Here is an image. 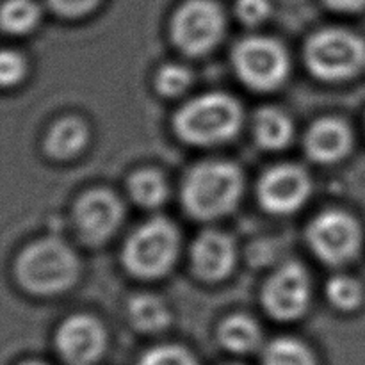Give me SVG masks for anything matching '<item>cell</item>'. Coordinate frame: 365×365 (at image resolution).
Wrapping results in <instances>:
<instances>
[{
	"mask_svg": "<svg viewBox=\"0 0 365 365\" xmlns=\"http://www.w3.org/2000/svg\"><path fill=\"white\" fill-rule=\"evenodd\" d=\"M310 248L328 264H342L356 255L362 230L356 220L342 210H327L307 230Z\"/></svg>",
	"mask_w": 365,
	"mask_h": 365,
	"instance_id": "obj_8",
	"label": "cell"
},
{
	"mask_svg": "<svg viewBox=\"0 0 365 365\" xmlns=\"http://www.w3.org/2000/svg\"><path fill=\"white\" fill-rule=\"evenodd\" d=\"M220 341L234 353H250L259 346L260 330L253 319L246 316L228 317L220 328Z\"/></svg>",
	"mask_w": 365,
	"mask_h": 365,
	"instance_id": "obj_17",
	"label": "cell"
},
{
	"mask_svg": "<svg viewBox=\"0 0 365 365\" xmlns=\"http://www.w3.org/2000/svg\"><path fill=\"white\" fill-rule=\"evenodd\" d=\"M351 146V132L341 120H319L307 134V152L317 163L341 160Z\"/></svg>",
	"mask_w": 365,
	"mask_h": 365,
	"instance_id": "obj_14",
	"label": "cell"
},
{
	"mask_svg": "<svg viewBox=\"0 0 365 365\" xmlns=\"http://www.w3.org/2000/svg\"><path fill=\"white\" fill-rule=\"evenodd\" d=\"M21 365H45V364H39V362H25V364H21Z\"/></svg>",
	"mask_w": 365,
	"mask_h": 365,
	"instance_id": "obj_29",
	"label": "cell"
},
{
	"mask_svg": "<svg viewBox=\"0 0 365 365\" xmlns=\"http://www.w3.org/2000/svg\"><path fill=\"white\" fill-rule=\"evenodd\" d=\"M307 64L324 81H341L359 73L365 64V43L344 29H327L307 43Z\"/></svg>",
	"mask_w": 365,
	"mask_h": 365,
	"instance_id": "obj_4",
	"label": "cell"
},
{
	"mask_svg": "<svg viewBox=\"0 0 365 365\" xmlns=\"http://www.w3.org/2000/svg\"><path fill=\"white\" fill-rule=\"evenodd\" d=\"M41 20L36 0H6L0 7V27L11 34H27Z\"/></svg>",
	"mask_w": 365,
	"mask_h": 365,
	"instance_id": "obj_18",
	"label": "cell"
},
{
	"mask_svg": "<svg viewBox=\"0 0 365 365\" xmlns=\"http://www.w3.org/2000/svg\"><path fill=\"white\" fill-rule=\"evenodd\" d=\"M328 299L341 310H353L364 298L362 285L351 277H335L328 282Z\"/></svg>",
	"mask_w": 365,
	"mask_h": 365,
	"instance_id": "obj_22",
	"label": "cell"
},
{
	"mask_svg": "<svg viewBox=\"0 0 365 365\" xmlns=\"http://www.w3.org/2000/svg\"><path fill=\"white\" fill-rule=\"evenodd\" d=\"M191 81L192 77L187 68L170 64V66H164L157 75V89L166 96H177L189 88Z\"/></svg>",
	"mask_w": 365,
	"mask_h": 365,
	"instance_id": "obj_23",
	"label": "cell"
},
{
	"mask_svg": "<svg viewBox=\"0 0 365 365\" xmlns=\"http://www.w3.org/2000/svg\"><path fill=\"white\" fill-rule=\"evenodd\" d=\"M324 2L337 11H360L365 7V0H324Z\"/></svg>",
	"mask_w": 365,
	"mask_h": 365,
	"instance_id": "obj_28",
	"label": "cell"
},
{
	"mask_svg": "<svg viewBox=\"0 0 365 365\" xmlns=\"http://www.w3.org/2000/svg\"><path fill=\"white\" fill-rule=\"evenodd\" d=\"M178 252V232L168 220L157 217L139 227L125 245L123 262L130 273L157 278L168 273Z\"/></svg>",
	"mask_w": 365,
	"mask_h": 365,
	"instance_id": "obj_5",
	"label": "cell"
},
{
	"mask_svg": "<svg viewBox=\"0 0 365 365\" xmlns=\"http://www.w3.org/2000/svg\"><path fill=\"white\" fill-rule=\"evenodd\" d=\"M234 64L242 81L253 89L278 88L289 73V57L284 46L271 38H246L235 46Z\"/></svg>",
	"mask_w": 365,
	"mask_h": 365,
	"instance_id": "obj_6",
	"label": "cell"
},
{
	"mask_svg": "<svg viewBox=\"0 0 365 365\" xmlns=\"http://www.w3.org/2000/svg\"><path fill=\"white\" fill-rule=\"evenodd\" d=\"M132 323L143 331L163 330L170 323V312L160 299L153 296H138L128 307Z\"/></svg>",
	"mask_w": 365,
	"mask_h": 365,
	"instance_id": "obj_19",
	"label": "cell"
},
{
	"mask_svg": "<svg viewBox=\"0 0 365 365\" xmlns=\"http://www.w3.org/2000/svg\"><path fill=\"white\" fill-rule=\"evenodd\" d=\"M255 135L260 146L267 150L284 148L292 138V123L287 114L278 109H262L257 114Z\"/></svg>",
	"mask_w": 365,
	"mask_h": 365,
	"instance_id": "obj_16",
	"label": "cell"
},
{
	"mask_svg": "<svg viewBox=\"0 0 365 365\" xmlns=\"http://www.w3.org/2000/svg\"><path fill=\"white\" fill-rule=\"evenodd\" d=\"M242 123L237 100L223 93H210L185 103L175 116V128L192 145H216L230 139Z\"/></svg>",
	"mask_w": 365,
	"mask_h": 365,
	"instance_id": "obj_2",
	"label": "cell"
},
{
	"mask_svg": "<svg viewBox=\"0 0 365 365\" xmlns=\"http://www.w3.org/2000/svg\"><path fill=\"white\" fill-rule=\"evenodd\" d=\"M57 14L66 18H78L91 13L100 0H48Z\"/></svg>",
	"mask_w": 365,
	"mask_h": 365,
	"instance_id": "obj_27",
	"label": "cell"
},
{
	"mask_svg": "<svg viewBox=\"0 0 365 365\" xmlns=\"http://www.w3.org/2000/svg\"><path fill=\"white\" fill-rule=\"evenodd\" d=\"M225 16L214 0H187L175 13L173 39L185 53L209 52L223 36Z\"/></svg>",
	"mask_w": 365,
	"mask_h": 365,
	"instance_id": "obj_7",
	"label": "cell"
},
{
	"mask_svg": "<svg viewBox=\"0 0 365 365\" xmlns=\"http://www.w3.org/2000/svg\"><path fill=\"white\" fill-rule=\"evenodd\" d=\"M242 191V175L230 163H203L192 168L184 182V203L189 214L202 220L230 212Z\"/></svg>",
	"mask_w": 365,
	"mask_h": 365,
	"instance_id": "obj_1",
	"label": "cell"
},
{
	"mask_svg": "<svg viewBox=\"0 0 365 365\" xmlns=\"http://www.w3.org/2000/svg\"><path fill=\"white\" fill-rule=\"evenodd\" d=\"M57 349L68 365H93L106 349V331L89 316H73L57 331Z\"/></svg>",
	"mask_w": 365,
	"mask_h": 365,
	"instance_id": "obj_11",
	"label": "cell"
},
{
	"mask_svg": "<svg viewBox=\"0 0 365 365\" xmlns=\"http://www.w3.org/2000/svg\"><path fill=\"white\" fill-rule=\"evenodd\" d=\"M88 143V127L82 120L66 118L57 121L46 138V152L56 159L77 155Z\"/></svg>",
	"mask_w": 365,
	"mask_h": 365,
	"instance_id": "obj_15",
	"label": "cell"
},
{
	"mask_svg": "<svg viewBox=\"0 0 365 365\" xmlns=\"http://www.w3.org/2000/svg\"><path fill=\"white\" fill-rule=\"evenodd\" d=\"M128 189L139 205L157 207L166 200V182L163 175L152 170H143L132 175Z\"/></svg>",
	"mask_w": 365,
	"mask_h": 365,
	"instance_id": "obj_21",
	"label": "cell"
},
{
	"mask_svg": "<svg viewBox=\"0 0 365 365\" xmlns=\"http://www.w3.org/2000/svg\"><path fill=\"white\" fill-rule=\"evenodd\" d=\"M139 365H198L195 356L178 346L153 348L141 359Z\"/></svg>",
	"mask_w": 365,
	"mask_h": 365,
	"instance_id": "obj_24",
	"label": "cell"
},
{
	"mask_svg": "<svg viewBox=\"0 0 365 365\" xmlns=\"http://www.w3.org/2000/svg\"><path fill=\"white\" fill-rule=\"evenodd\" d=\"M27 64L21 53L14 50H0V88H9L24 78Z\"/></svg>",
	"mask_w": 365,
	"mask_h": 365,
	"instance_id": "obj_25",
	"label": "cell"
},
{
	"mask_svg": "<svg viewBox=\"0 0 365 365\" xmlns=\"http://www.w3.org/2000/svg\"><path fill=\"white\" fill-rule=\"evenodd\" d=\"M310 195V178L302 168L282 164L264 175L259 184L260 203L269 212L289 214L298 210Z\"/></svg>",
	"mask_w": 365,
	"mask_h": 365,
	"instance_id": "obj_10",
	"label": "cell"
},
{
	"mask_svg": "<svg viewBox=\"0 0 365 365\" xmlns=\"http://www.w3.org/2000/svg\"><path fill=\"white\" fill-rule=\"evenodd\" d=\"M310 298L309 277L299 264H285L264 289V305L277 319L291 321L307 310Z\"/></svg>",
	"mask_w": 365,
	"mask_h": 365,
	"instance_id": "obj_9",
	"label": "cell"
},
{
	"mask_svg": "<svg viewBox=\"0 0 365 365\" xmlns=\"http://www.w3.org/2000/svg\"><path fill=\"white\" fill-rule=\"evenodd\" d=\"M78 273L75 253L59 239H41L16 262L18 282L34 294H53L70 287Z\"/></svg>",
	"mask_w": 365,
	"mask_h": 365,
	"instance_id": "obj_3",
	"label": "cell"
},
{
	"mask_svg": "<svg viewBox=\"0 0 365 365\" xmlns=\"http://www.w3.org/2000/svg\"><path fill=\"white\" fill-rule=\"evenodd\" d=\"M235 250L228 235L207 230L192 246V264L203 280H221L234 267Z\"/></svg>",
	"mask_w": 365,
	"mask_h": 365,
	"instance_id": "obj_13",
	"label": "cell"
},
{
	"mask_svg": "<svg viewBox=\"0 0 365 365\" xmlns=\"http://www.w3.org/2000/svg\"><path fill=\"white\" fill-rule=\"evenodd\" d=\"M123 214L120 200L110 191L95 189L81 196L75 207L78 230L88 241L100 242L118 228Z\"/></svg>",
	"mask_w": 365,
	"mask_h": 365,
	"instance_id": "obj_12",
	"label": "cell"
},
{
	"mask_svg": "<svg viewBox=\"0 0 365 365\" xmlns=\"http://www.w3.org/2000/svg\"><path fill=\"white\" fill-rule=\"evenodd\" d=\"M264 365H316V360L305 344L296 339L282 337L266 348Z\"/></svg>",
	"mask_w": 365,
	"mask_h": 365,
	"instance_id": "obj_20",
	"label": "cell"
},
{
	"mask_svg": "<svg viewBox=\"0 0 365 365\" xmlns=\"http://www.w3.org/2000/svg\"><path fill=\"white\" fill-rule=\"evenodd\" d=\"M269 0H237V14L245 24H260L269 16Z\"/></svg>",
	"mask_w": 365,
	"mask_h": 365,
	"instance_id": "obj_26",
	"label": "cell"
}]
</instances>
